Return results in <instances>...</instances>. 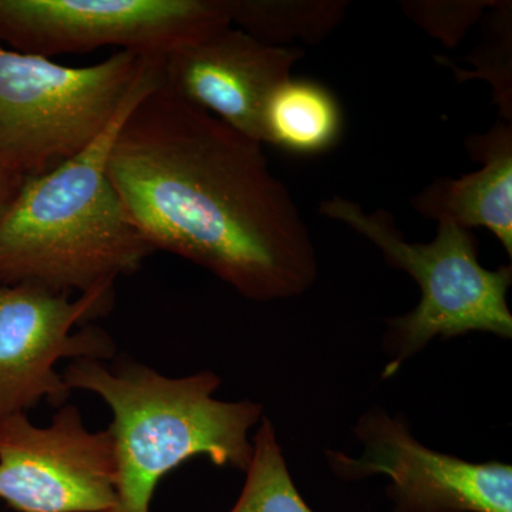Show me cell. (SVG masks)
<instances>
[{"label": "cell", "instance_id": "13", "mask_svg": "<svg viewBox=\"0 0 512 512\" xmlns=\"http://www.w3.org/2000/svg\"><path fill=\"white\" fill-rule=\"evenodd\" d=\"M346 2H284V0H231L232 26L259 42L286 47L301 39L316 43L336 29L345 16Z\"/></svg>", "mask_w": 512, "mask_h": 512}, {"label": "cell", "instance_id": "5", "mask_svg": "<svg viewBox=\"0 0 512 512\" xmlns=\"http://www.w3.org/2000/svg\"><path fill=\"white\" fill-rule=\"evenodd\" d=\"M163 57L114 53L89 67H66L0 45V164L25 178L55 170L86 150Z\"/></svg>", "mask_w": 512, "mask_h": 512}, {"label": "cell", "instance_id": "2", "mask_svg": "<svg viewBox=\"0 0 512 512\" xmlns=\"http://www.w3.org/2000/svg\"><path fill=\"white\" fill-rule=\"evenodd\" d=\"M161 77L160 70L82 153L26 178L0 218V286L82 295L113 288L153 254L111 184L107 160L124 119Z\"/></svg>", "mask_w": 512, "mask_h": 512}, {"label": "cell", "instance_id": "6", "mask_svg": "<svg viewBox=\"0 0 512 512\" xmlns=\"http://www.w3.org/2000/svg\"><path fill=\"white\" fill-rule=\"evenodd\" d=\"M231 16V0H0V40L46 59L107 46L164 57Z\"/></svg>", "mask_w": 512, "mask_h": 512}, {"label": "cell", "instance_id": "3", "mask_svg": "<svg viewBox=\"0 0 512 512\" xmlns=\"http://www.w3.org/2000/svg\"><path fill=\"white\" fill-rule=\"evenodd\" d=\"M62 376L70 390L97 394L113 412V512H150L160 481L191 458L207 457L214 466L242 471L251 463L249 431L264 417V407L215 399L221 377L210 370L167 377L134 360L109 367L82 357Z\"/></svg>", "mask_w": 512, "mask_h": 512}, {"label": "cell", "instance_id": "10", "mask_svg": "<svg viewBox=\"0 0 512 512\" xmlns=\"http://www.w3.org/2000/svg\"><path fill=\"white\" fill-rule=\"evenodd\" d=\"M305 53L271 46L227 26L163 57V82L181 99L262 144V113Z\"/></svg>", "mask_w": 512, "mask_h": 512}, {"label": "cell", "instance_id": "7", "mask_svg": "<svg viewBox=\"0 0 512 512\" xmlns=\"http://www.w3.org/2000/svg\"><path fill=\"white\" fill-rule=\"evenodd\" d=\"M113 302L114 286L76 299L32 284L0 286V421L42 400L64 406L72 390L56 372L60 359L116 357L113 339L87 325Z\"/></svg>", "mask_w": 512, "mask_h": 512}, {"label": "cell", "instance_id": "1", "mask_svg": "<svg viewBox=\"0 0 512 512\" xmlns=\"http://www.w3.org/2000/svg\"><path fill=\"white\" fill-rule=\"evenodd\" d=\"M107 174L154 252L181 256L255 302L315 284L311 232L262 144L181 99L163 77L121 124Z\"/></svg>", "mask_w": 512, "mask_h": 512}, {"label": "cell", "instance_id": "12", "mask_svg": "<svg viewBox=\"0 0 512 512\" xmlns=\"http://www.w3.org/2000/svg\"><path fill=\"white\" fill-rule=\"evenodd\" d=\"M345 128L342 106L332 90L306 79H288L266 100L262 144L296 156H318L338 146Z\"/></svg>", "mask_w": 512, "mask_h": 512}, {"label": "cell", "instance_id": "15", "mask_svg": "<svg viewBox=\"0 0 512 512\" xmlns=\"http://www.w3.org/2000/svg\"><path fill=\"white\" fill-rule=\"evenodd\" d=\"M491 2H404L403 10L414 23L439 39L444 46H457L476 25Z\"/></svg>", "mask_w": 512, "mask_h": 512}, {"label": "cell", "instance_id": "4", "mask_svg": "<svg viewBox=\"0 0 512 512\" xmlns=\"http://www.w3.org/2000/svg\"><path fill=\"white\" fill-rule=\"evenodd\" d=\"M320 214L349 225L372 241L387 264L402 269L420 286L419 305L406 315L387 320L383 349L389 362L383 379L396 376L404 362L436 338L453 339L470 332L512 338L507 302L511 265L485 269L478 262V239L470 229L440 222L433 241L414 244L403 238L390 212L369 214L362 205L339 195L322 201Z\"/></svg>", "mask_w": 512, "mask_h": 512}, {"label": "cell", "instance_id": "8", "mask_svg": "<svg viewBox=\"0 0 512 512\" xmlns=\"http://www.w3.org/2000/svg\"><path fill=\"white\" fill-rule=\"evenodd\" d=\"M0 500L18 512H113L117 461L111 431H90L64 404L46 427L26 413L0 421Z\"/></svg>", "mask_w": 512, "mask_h": 512}, {"label": "cell", "instance_id": "14", "mask_svg": "<svg viewBox=\"0 0 512 512\" xmlns=\"http://www.w3.org/2000/svg\"><path fill=\"white\" fill-rule=\"evenodd\" d=\"M244 488L229 512H313L293 483L272 421L262 417Z\"/></svg>", "mask_w": 512, "mask_h": 512}, {"label": "cell", "instance_id": "17", "mask_svg": "<svg viewBox=\"0 0 512 512\" xmlns=\"http://www.w3.org/2000/svg\"><path fill=\"white\" fill-rule=\"evenodd\" d=\"M26 178L22 175L13 173L8 168L0 164V218L8 211L10 204L19 194L20 188L25 183Z\"/></svg>", "mask_w": 512, "mask_h": 512}, {"label": "cell", "instance_id": "9", "mask_svg": "<svg viewBox=\"0 0 512 512\" xmlns=\"http://www.w3.org/2000/svg\"><path fill=\"white\" fill-rule=\"evenodd\" d=\"M363 454L326 451L335 476L357 481L390 478L396 512H512V467L500 461L470 463L419 443L404 417L380 407L363 414L355 427Z\"/></svg>", "mask_w": 512, "mask_h": 512}, {"label": "cell", "instance_id": "16", "mask_svg": "<svg viewBox=\"0 0 512 512\" xmlns=\"http://www.w3.org/2000/svg\"><path fill=\"white\" fill-rule=\"evenodd\" d=\"M497 13L495 18L491 19L490 32L487 33L488 42L483 43V47L478 52L481 53V60L478 64L485 63L478 67L477 74L485 77L495 90L498 106L503 111L505 119L511 121L512 93H511V62H507V56H511V28L510 16H507V6L495 5Z\"/></svg>", "mask_w": 512, "mask_h": 512}, {"label": "cell", "instance_id": "11", "mask_svg": "<svg viewBox=\"0 0 512 512\" xmlns=\"http://www.w3.org/2000/svg\"><path fill=\"white\" fill-rule=\"evenodd\" d=\"M483 167L460 178H440L412 200L414 210L458 227L487 228L512 256V127L500 121L467 140Z\"/></svg>", "mask_w": 512, "mask_h": 512}]
</instances>
